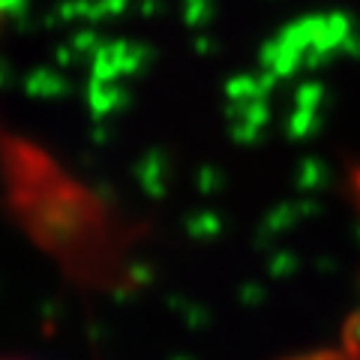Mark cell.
Segmentation results:
<instances>
[{
    "label": "cell",
    "mask_w": 360,
    "mask_h": 360,
    "mask_svg": "<svg viewBox=\"0 0 360 360\" xmlns=\"http://www.w3.org/2000/svg\"><path fill=\"white\" fill-rule=\"evenodd\" d=\"M357 193H360V177H357Z\"/></svg>",
    "instance_id": "6da1fadb"
}]
</instances>
